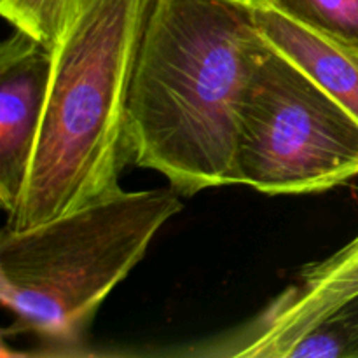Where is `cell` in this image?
<instances>
[{"instance_id":"6da1fadb","label":"cell","mask_w":358,"mask_h":358,"mask_svg":"<svg viewBox=\"0 0 358 358\" xmlns=\"http://www.w3.org/2000/svg\"><path fill=\"white\" fill-rule=\"evenodd\" d=\"M266 48L255 0H152L129 84V163L180 196L234 184L241 103Z\"/></svg>"},{"instance_id":"7a4b0ae2","label":"cell","mask_w":358,"mask_h":358,"mask_svg":"<svg viewBox=\"0 0 358 358\" xmlns=\"http://www.w3.org/2000/svg\"><path fill=\"white\" fill-rule=\"evenodd\" d=\"M152 0H84L52 49L41 133L7 229L24 231L119 191L126 110Z\"/></svg>"},{"instance_id":"3957f363","label":"cell","mask_w":358,"mask_h":358,"mask_svg":"<svg viewBox=\"0 0 358 358\" xmlns=\"http://www.w3.org/2000/svg\"><path fill=\"white\" fill-rule=\"evenodd\" d=\"M184 208L173 189L119 191L24 231L3 229L0 297L16 327L80 345L108 294Z\"/></svg>"},{"instance_id":"277c9868","label":"cell","mask_w":358,"mask_h":358,"mask_svg":"<svg viewBox=\"0 0 358 358\" xmlns=\"http://www.w3.org/2000/svg\"><path fill=\"white\" fill-rule=\"evenodd\" d=\"M233 175L269 196L315 194L358 177V121L271 44L241 103Z\"/></svg>"},{"instance_id":"5b68a950","label":"cell","mask_w":358,"mask_h":358,"mask_svg":"<svg viewBox=\"0 0 358 358\" xmlns=\"http://www.w3.org/2000/svg\"><path fill=\"white\" fill-rule=\"evenodd\" d=\"M355 296L358 234L331 257L301 269L296 283L283 290L255 320L213 341L199 355L283 358L292 343Z\"/></svg>"},{"instance_id":"8992f818","label":"cell","mask_w":358,"mask_h":358,"mask_svg":"<svg viewBox=\"0 0 358 358\" xmlns=\"http://www.w3.org/2000/svg\"><path fill=\"white\" fill-rule=\"evenodd\" d=\"M52 49L17 30L0 44V203L13 213L23 196L41 133Z\"/></svg>"},{"instance_id":"52a82bcc","label":"cell","mask_w":358,"mask_h":358,"mask_svg":"<svg viewBox=\"0 0 358 358\" xmlns=\"http://www.w3.org/2000/svg\"><path fill=\"white\" fill-rule=\"evenodd\" d=\"M255 23L276 51L296 63L358 121V48L318 34L255 0Z\"/></svg>"},{"instance_id":"ba28073f","label":"cell","mask_w":358,"mask_h":358,"mask_svg":"<svg viewBox=\"0 0 358 358\" xmlns=\"http://www.w3.org/2000/svg\"><path fill=\"white\" fill-rule=\"evenodd\" d=\"M301 357L358 358V296L336 308L283 353V358Z\"/></svg>"},{"instance_id":"9c48e42d","label":"cell","mask_w":358,"mask_h":358,"mask_svg":"<svg viewBox=\"0 0 358 358\" xmlns=\"http://www.w3.org/2000/svg\"><path fill=\"white\" fill-rule=\"evenodd\" d=\"M84 0H0V13L17 30L27 31L49 49L62 42Z\"/></svg>"},{"instance_id":"30bf717a","label":"cell","mask_w":358,"mask_h":358,"mask_svg":"<svg viewBox=\"0 0 358 358\" xmlns=\"http://www.w3.org/2000/svg\"><path fill=\"white\" fill-rule=\"evenodd\" d=\"M318 34L358 48V0H262Z\"/></svg>"}]
</instances>
